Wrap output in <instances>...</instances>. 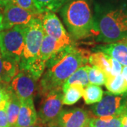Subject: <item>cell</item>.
Returning <instances> with one entry per match:
<instances>
[{
    "label": "cell",
    "instance_id": "6da1fadb",
    "mask_svg": "<svg viewBox=\"0 0 127 127\" xmlns=\"http://www.w3.org/2000/svg\"><path fill=\"white\" fill-rule=\"evenodd\" d=\"M91 52L75 45L64 47L55 53L45 64L40 78L38 91L40 95L62 88L63 84L76 71L88 64Z\"/></svg>",
    "mask_w": 127,
    "mask_h": 127
},
{
    "label": "cell",
    "instance_id": "7a4b0ae2",
    "mask_svg": "<svg viewBox=\"0 0 127 127\" xmlns=\"http://www.w3.org/2000/svg\"><path fill=\"white\" fill-rule=\"evenodd\" d=\"M95 41L110 43L127 39V0H95Z\"/></svg>",
    "mask_w": 127,
    "mask_h": 127
},
{
    "label": "cell",
    "instance_id": "3957f363",
    "mask_svg": "<svg viewBox=\"0 0 127 127\" xmlns=\"http://www.w3.org/2000/svg\"><path fill=\"white\" fill-rule=\"evenodd\" d=\"M60 14L73 40L95 39L97 32L91 0H69L60 9Z\"/></svg>",
    "mask_w": 127,
    "mask_h": 127
},
{
    "label": "cell",
    "instance_id": "277c9868",
    "mask_svg": "<svg viewBox=\"0 0 127 127\" xmlns=\"http://www.w3.org/2000/svg\"><path fill=\"white\" fill-rule=\"evenodd\" d=\"M42 14L35 17L26 26L24 50L19 64L21 70L30 73L37 81L45 69V64L39 57L41 44L45 35Z\"/></svg>",
    "mask_w": 127,
    "mask_h": 127
},
{
    "label": "cell",
    "instance_id": "5b68a950",
    "mask_svg": "<svg viewBox=\"0 0 127 127\" xmlns=\"http://www.w3.org/2000/svg\"><path fill=\"white\" fill-rule=\"evenodd\" d=\"M26 26L3 30L0 35V53L20 64L24 50Z\"/></svg>",
    "mask_w": 127,
    "mask_h": 127
},
{
    "label": "cell",
    "instance_id": "8992f818",
    "mask_svg": "<svg viewBox=\"0 0 127 127\" xmlns=\"http://www.w3.org/2000/svg\"><path fill=\"white\" fill-rule=\"evenodd\" d=\"M41 101L37 111V124L47 126L56 120L62 110L63 91L62 88H57L42 95Z\"/></svg>",
    "mask_w": 127,
    "mask_h": 127
},
{
    "label": "cell",
    "instance_id": "52a82bcc",
    "mask_svg": "<svg viewBox=\"0 0 127 127\" xmlns=\"http://www.w3.org/2000/svg\"><path fill=\"white\" fill-rule=\"evenodd\" d=\"M127 107V92L115 95L106 92L102 100L91 107L95 117H117L120 116Z\"/></svg>",
    "mask_w": 127,
    "mask_h": 127
},
{
    "label": "cell",
    "instance_id": "ba28073f",
    "mask_svg": "<svg viewBox=\"0 0 127 127\" xmlns=\"http://www.w3.org/2000/svg\"><path fill=\"white\" fill-rule=\"evenodd\" d=\"M42 23L45 35L64 46L74 45V41L54 12L48 11L42 14Z\"/></svg>",
    "mask_w": 127,
    "mask_h": 127
},
{
    "label": "cell",
    "instance_id": "9c48e42d",
    "mask_svg": "<svg viewBox=\"0 0 127 127\" xmlns=\"http://www.w3.org/2000/svg\"><path fill=\"white\" fill-rule=\"evenodd\" d=\"M37 80L30 73L24 70H20L18 74L9 83L11 90L21 101L33 98L38 91Z\"/></svg>",
    "mask_w": 127,
    "mask_h": 127
},
{
    "label": "cell",
    "instance_id": "30bf717a",
    "mask_svg": "<svg viewBox=\"0 0 127 127\" xmlns=\"http://www.w3.org/2000/svg\"><path fill=\"white\" fill-rule=\"evenodd\" d=\"M37 16L39 15L32 14L15 3L6 5L2 14V31L18 26H27Z\"/></svg>",
    "mask_w": 127,
    "mask_h": 127
},
{
    "label": "cell",
    "instance_id": "8fae6325",
    "mask_svg": "<svg viewBox=\"0 0 127 127\" xmlns=\"http://www.w3.org/2000/svg\"><path fill=\"white\" fill-rule=\"evenodd\" d=\"M91 116L82 108L62 109L56 122L60 127H87Z\"/></svg>",
    "mask_w": 127,
    "mask_h": 127
},
{
    "label": "cell",
    "instance_id": "7c38bea8",
    "mask_svg": "<svg viewBox=\"0 0 127 127\" xmlns=\"http://www.w3.org/2000/svg\"><path fill=\"white\" fill-rule=\"evenodd\" d=\"M94 52H102L118 61L122 66H127V42L117 41L97 45L93 49Z\"/></svg>",
    "mask_w": 127,
    "mask_h": 127
},
{
    "label": "cell",
    "instance_id": "4fadbf2b",
    "mask_svg": "<svg viewBox=\"0 0 127 127\" xmlns=\"http://www.w3.org/2000/svg\"><path fill=\"white\" fill-rule=\"evenodd\" d=\"M21 102V107L15 127H28L37 124V114L33 98Z\"/></svg>",
    "mask_w": 127,
    "mask_h": 127
},
{
    "label": "cell",
    "instance_id": "5bb4252c",
    "mask_svg": "<svg viewBox=\"0 0 127 127\" xmlns=\"http://www.w3.org/2000/svg\"><path fill=\"white\" fill-rule=\"evenodd\" d=\"M20 70L19 63L0 53V83L9 84Z\"/></svg>",
    "mask_w": 127,
    "mask_h": 127
},
{
    "label": "cell",
    "instance_id": "9a60e30c",
    "mask_svg": "<svg viewBox=\"0 0 127 127\" xmlns=\"http://www.w3.org/2000/svg\"><path fill=\"white\" fill-rule=\"evenodd\" d=\"M64 47L66 46L62 45L54 38L45 34L40 50V59L42 62L46 64L48 59H50L55 53L62 50Z\"/></svg>",
    "mask_w": 127,
    "mask_h": 127
},
{
    "label": "cell",
    "instance_id": "2e32d148",
    "mask_svg": "<svg viewBox=\"0 0 127 127\" xmlns=\"http://www.w3.org/2000/svg\"><path fill=\"white\" fill-rule=\"evenodd\" d=\"M84 87L79 84L63 85L62 102L65 105H72L83 97Z\"/></svg>",
    "mask_w": 127,
    "mask_h": 127
},
{
    "label": "cell",
    "instance_id": "e0dca14e",
    "mask_svg": "<svg viewBox=\"0 0 127 127\" xmlns=\"http://www.w3.org/2000/svg\"><path fill=\"white\" fill-rule=\"evenodd\" d=\"M21 100L13 91H10L7 100V117L9 127H15L21 107Z\"/></svg>",
    "mask_w": 127,
    "mask_h": 127
},
{
    "label": "cell",
    "instance_id": "ac0fdd59",
    "mask_svg": "<svg viewBox=\"0 0 127 127\" xmlns=\"http://www.w3.org/2000/svg\"><path fill=\"white\" fill-rule=\"evenodd\" d=\"M105 87L110 93L119 95L127 92V83L121 73L117 76H108L105 83Z\"/></svg>",
    "mask_w": 127,
    "mask_h": 127
},
{
    "label": "cell",
    "instance_id": "d6986e66",
    "mask_svg": "<svg viewBox=\"0 0 127 127\" xmlns=\"http://www.w3.org/2000/svg\"><path fill=\"white\" fill-rule=\"evenodd\" d=\"M88 63L92 66L100 68L107 76L111 75V66L109 62V56L102 52H93L91 53L88 58Z\"/></svg>",
    "mask_w": 127,
    "mask_h": 127
},
{
    "label": "cell",
    "instance_id": "ffe728a7",
    "mask_svg": "<svg viewBox=\"0 0 127 127\" xmlns=\"http://www.w3.org/2000/svg\"><path fill=\"white\" fill-rule=\"evenodd\" d=\"M122 119L117 117H91L87 127H121Z\"/></svg>",
    "mask_w": 127,
    "mask_h": 127
},
{
    "label": "cell",
    "instance_id": "44dd1931",
    "mask_svg": "<svg viewBox=\"0 0 127 127\" xmlns=\"http://www.w3.org/2000/svg\"><path fill=\"white\" fill-rule=\"evenodd\" d=\"M103 91L99 86L89 84L84 88L83 98L86 104H94L102 100Z\"/></svg>",
    "mask_w": 127,
    "mask_h": 127
},
{
    "label": "cell",
    "instance_id": "7402d4cb",
    "mask_svg": "<svg viewBox=\"0 0 127 127\" xmlns=\"http://www.w3.org/2000/svg\"><path fill=\"white\" fill-rule=\"evenodd\" d=\"M40 14L45 12H57L69 0H33Z\"/></svg>",
    "mask_w": 127,
    "mask_h": 127
},
{
    "label": "cell",
    "instance_id": "603a6c76",
    "mask_svg": "<svg viewBox=\"0 0 127 127\" xmlns=\"http://www.w3.org/2000/svg\"><path fill=\"white\" fill-rule=\"evenodd\" d=\"M88 64L82 66L81 67L76 71L72 75L68 78V80L63 85H71V84H79L84 88L90 84L88 76Z\"/></svg>",
    "mask_w": 127,
    "mask_h": 127
},
{
    "label": "cell",
    "instance_id": "cb8c5ba5",
    "mask_svg": "<svg viewBox=\"0 0 127 127\" xmlns=\"http://www.w3.org/2000/svg\"><path fill=\"white\" fill-rule=\"evenodd\" d=\"M88 76L90 84L96 86L104 85L107 81V75L100 68L88 64Z\"/></svg>",
    "mask_w": 127,
    "mask_h": 127
},
{
    "label": "cell",
    "instance_id": "d4e9b609",
    "mask_svg": "<svg viewBox=\"0 0 127 127\" xmlns=\"http://www.w3.org/2000/svg\"><path fill=\"white\" fill-rule=\"evenodd\" d=\"M16 4L20 7L27 10L32 14L36 15L42 14L38 11L33 0H16Z\"/></svg>",
    "mask_w": 127,
    "mask_h": 127
},
{
    "label": "cell",
    "instance_id": "484cf974",
    "mask_svg": "<svg viewBox=\"0 0 127 127\" xmlns=\"http://www.w3.org/2000/svg\"><path fill=\"white\" fill-rule=\"evenodd\" d=\"M8 98L0 102V127H9L6 111Z\"/></svg>",
    "mask_w": 127,
    "mask_h": 127
},
{
    "label": "cell",
    "instance_id": "4316f807",
    "mask_svg": "<svg viewBox=\"0 0 127 127\" xmlns=\"http://www.w3.org/2000/svg\"><path fill=\"white\" fill-rule=\"evenodd\" d=\"M109 62H110V66H111L110 76H117L122 73L123 66L118 61L109 57Z\"/></svg>",
    "mask_w": 127,
    "mask_h": 127
},
{
    "label": "cell",
    "instance_id": "83f0119b",
    "mask_svg": "<svg viewBox=\"0 0 127 127\" xmlns=\"http://www.w3.org/2000/svg\"><path fill=\"white\" fill-rule=\"evenodd\" d=\"M10 91L11 88L9 84H4L0 83V102L9 97Z\"/></svg>",
    "mask_w": 127,
    "mask_h": 127
},
{
    "label": "cell",
    "instance_id": "f1b7e54d",
    "mask_svg": "<svg viewBox=\"0 0 127 127\" xmlns=\"http://www.w3.org/2000/svg\"><path fill=\"white\" fill-rule=\"evenodd\" d=\"M121 119H122V126L121 127H127V107L124 110L121 115Z\"/></svg>",
    "mask_w": 127,
    "mask_h": 127
},
{
    "label": "cell",
    "instance_id": "f546056e",
    "mask_svg": "<svg viewBox=\"0 0 127 127\" xmlns=\"http://www.w3.org/2000/svg\"><path fill=\"white\" fill-rule=\"evenodd\" d=\"M0 3L5 6L10 4H16V0H0Z\"/></svg>",
    "mask_w": 127,
    "mask_h": 127
},
{
    "label": "cell",
    "instance_id": "4dcf8cb0",
    "mask_svg": "<svg viewBox=\"0 0 127 127\" xmlns=\"http://www.w3.org/2000/svg\"><path fill=\"white\" fill-rule=\"evenodd\" d=\"M122 74L123 75V76L125 78V80H126V81H127V66H124L123 67Z\"/></svg>",
    "mask_w": 127,
    "mask_h": 127
},
{
    "label": "cell",
    "instance_id": "1f68e13d",
    "mask_svg": "<svg viewBox=\"0 0 127 127\" xmlns=\"http://www.w3.org/2000/svg\"><path fill=\"white\" fill-rule=\"evenodd\" d=\"M47 127H60L58 125V124L56 122V121H54L50 123L47 125Z\"/></svg>",
    "mask_w": 127,
    "mask_h": 127
},
{
    "label": "cell",
    "instance_id": "d6a6232c",
    "mask_svg": "<svg viewBox=\"0 0 127 127\" xmlns=\"http://www.w3.org/2000/svg\"><path fill=\"white\" fill-rule=\"evenodd\" d=\"M4 9V6L0 3V17H2V14H3Z\"/></svg>",
    "mask_w": 127,
    "mask_h": 127
},
{
    "label": "cell",
    "instance_id": "836d02e7",
    "mask_svg": "<svg viewBox=\"0 0 127 127\" xmlns=\"http://www.w3.org/2000/svg\"><path fill=\"white\" fill-rule=\"evenodd\" d=\"M2 31V17H0V35Z\"/></svg>",
    "mask_w": 127,
    "mask_h": 127
},
{
    "label": "cell",
    "instance_id": "e575fe53",
    "mask_svg": "<svg viewBox=\"0 0 127 127\" xmlns=\"http://www.w3.org/2000/svg\"><path fill=\"white\" fill-rule=\"evenodd\" d=\"M45 127L44 126H42V125H40V124H34V125H32V126H30V127Z\"/></svg>",
    "mask_w": 127,
    "mask_h": 127
},
{
    "label": "cell",
    "instance_id": "d590c367",
    "mask_svg": "<svg viewBox=\"0 0 127 127\" xmlns=\"http://www.w3.org/2000/svg\"><path fill=\"white\" fill-rule=\"evenodd\" d=\"M124 40L126 41V42H127V40Z\"/></svg>",
    "mask_w": 127,
    "mask_h": 127
}]
</instances>
